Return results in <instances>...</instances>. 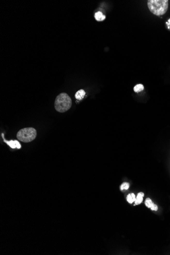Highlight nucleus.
I'll use <instances>...</instances> for the list:
<instances>
[{"mask_svg": "<svg viewBox=\"0 0 170 255\" xmlns=\"http://www.w3.org/2000/svg\"><path fill=\"white\" fill-rule=\"evenodd\" d=\"M168 0H149L147 5L150 11L155 16H159L165 14L169 7Z\"/></svg>", "mask_w": 170, "mask_h": 255, "instance_id": "f257e3e1", "label": "nucleus"}, {"mask_svg": "<svg viewBox=\"0 0 170 255\" xmlns=\"http://www.w3.org/2000/svg\"><path fill=\"white\" fill-rule=\"evenodd\" d=\"M55 108L59 113H64L68 111L71 107L72 100L66 93L59 94L55 101Z\"/></svg>", "mask_w": 170, "mask_h": 255, "instance_id": "f03ea898", "label": "nucleus"}, {"mask_svg": "<svg viewBox=\"0 0 170 255\" xmlns=\"http://www.w3.org/2000/svg\"><path fill=\"white\" fill-rule=\"evenodd\" d=\"M37 136V131L33 127H26L19 130L17 135V139L24 143L33 141Z\"/></svg>", "mask_w": 170, "mask_h": 255, "instance_id": "7ed1b4c3", "label": "nucleus"}, {"mask_svg": "<svg viewBox=\"0 0 170 255\" xmlns=\"http://www.w3.org/2000/svg\"><path fill=\"white\" fill-rule=\"evenodd\" d=\"M5 142L11 148H13V149H14V148L20 149L21 148L20 144L17 141H12V140L10 141H5Z\"/></svg>", "mask_w": 170, "mask_h": 255, "instance_id": "20e7f679", "label": "nucleus"}, {"mask_svg": "<svg viewBox=\"0 0 170 255\" xmlns=\"http://www.w3.org/2000/svg\"><path fill=\"white\" fill-rule=\"evenodd\" d=\"M85 94H86V92L83 89H81L75 93V97L76 99L80 101L84 98V97H85Z\"/></svg>", "mask_w": 170, "mask_h": 255, "instance_id": "39448f33", "label": "nucleus"}, {"mask_svg": "<svg viewBox=\"0 0 170 255\" xmlns=\"http://www.w3.org/2000/svg\"><path fill=\"white\" fill-rule=\"evenodd\" d=\"M144 196V194L142 192H140L137 194V197H136V199L135 201V205H139L141 204L143 201V197Z\"/></svg>", "mask_w": 170, "mask_h": 255, "instance_id": "423d86ee", "label": "nucleus"}, {"mask_svg": "<svg viewBox=\"0 0 170 255\" xmlns=\"http://www.w3.org/2000/svg\"><path fill=\"white\" fill-rule=\"evenodd\" d=\"M95 19L98 21H103V20L105 19V16L103 14L102 12L101 11H98L95 14Z\"/></svg>", "mask_w": 170, "mask_h": 255, "instance_id": "0eeeda50", "label": "nucleus"}, {"mask_svg": "<svg viewBox=\"0 0 170 255\" xmlns=\"http://www.w3.org/2000/svg\"><path fill=\"white\" fill-rule=\"evenodd\" d=\"M126 199H127V202L129 203L132 204L135 201V200L136 199V197L134 193H132V194H129L127 195Z\"/></svg>", "mask_w": 170, "mask_h": 255, "instance_id": "6e6552de", "label": "nucleus"}, {"mask_svg": "<svg viewBox=\"0 0 170 255\" xmlns=\"http://www.w3.org/2000/svg\"><path fill=\"white\" fill-rule=\"evenodd\" d=\"M144 89V87L142 84H137L134 88V90L136 93H138L142 91Z\"/></svg>", "mask_w": 170, "mask_h": 255, "instance_id": "1a4fd4ad", "label": "nucleus"}, {"mask_svg": "<svg viewBox=\"0 0 170 255\" xmlns=\"http://www.w3.org/2000/svg\"><path fill=\"white\" fill-rule=\"evenodd\" d=\"M145 204L148 208H150L154 203H153V202L151 199H150L149 198H148L146 199V200L145 201Z\"/></svg>", "mask_w": 170, "mask_h": 255, "instance_id": "9d476101", "label": "nucleus"}, {"mask_svg": "<svg viewBox=\"0 0 170 255\" xmlns=\"http://www.w3.org/2000/svg\"><path fill=\"white\" fill-rule=\"evenodd\" d=\"M129 187V184L127 182H124L120 186V190H127Z\"/></svg>", "mask_w": 170, "mask_h": 255, "instance_id": "9b49d317", "label": "nucleus"}, {"mask_svg": "<svg viewBox=\"0 0 170 255\" xmlns=\"http://www.w3.org/2000/svg\"><path fill=\"white\" fill-rule=\"evenodd\" d=\"M150 209L152 210V211H157L158 210V206L156 205V204H153V205L152 206V207L150 208Z\"/></svg>", "mask_w": 170, "mask_h": 255, "instance_id": "f8f14e48", "label": "nucleus"}, {"mask_svg": "<svg viewBox=\"0 0 170 255\" xmlns=\"http://www.w3.org/2000/svg\"><path fill=\"white\" fill-rule=\"evenodd\" d=\"M168 22H169V25H170V19H169V20H168Z\"/></svg>", "mask_w": 170, "mask_h": 255, "instance_id": "ddd939ff", "label": "nucleus"}]
</instances>
